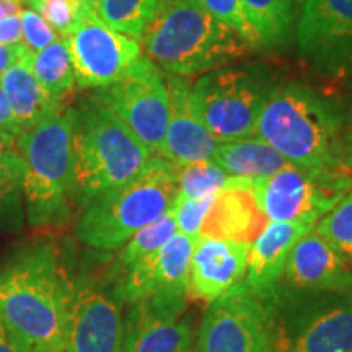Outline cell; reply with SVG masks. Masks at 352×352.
I'll return each mask as SVG.
<instances>
[{
    "label": "cell",
    "mask_w": 352,
    "mask_h": 352,
    "mask_svg": "<svg viewBox=\"0 0 352 352\" xmlns=\"http://www.w3.org/2000/svg\"><path fill=\"white\" fill-rule=\"evenodd\" d=\"M70 296L52 246L26 245L0 266V328L21 352H65Z\"/></svg>",
    "instance_id": "obj_1"
},
{
    "label": "cell",
    "mask_w": 352,
    "mask_h": 352,
    "mask_svg": "<svg viewBox=\"0 0 352 352\" xmlns=\"http://www.w3.org/2000/svg\"><path fill=\"white\" fill-rule=\"evenodd\" d=\"M344 118L340 108L300 82L272 88L259 111L254 135L289 164L303 168L342 166Z\"/></svg>",
    "instance_id": "obj_2"
},
{
    "label": "cell",
    "mask_w": 352,
    "mask_h": 352,
    "mask_svg": "<svg viewBox=\"0 0 352 352\" xmlns=\"http://www.w3.org/2000/svg\"><path fill=\"white\" fill-rule=\"evenodd\" d=\"M140 39L148 59L173 76L208 74L252 51L196 0H176L158 8Z\"/></svg>",
    "instance_id": "obj_3"
},
{
    "label": "cell",
    "mask_w": 352,
    "mask_h": 352,
    "mask_svg": "<svg viewBox=\"0 0 352 352\" xmlns=\"http://www.w3.org/2000/svg\"><path fill=\"white\" fill-rule=\"evenodd\" d=\"M176 196V165L151 157L131 182L87 202L76 227L77 239L96 250L121 248L135 232L168 212Z\"/></svg>",
    "instance_id": "obj_4"
},
{
    "label": "cell",
    "mask_w": 352,
    "mask_h": 352,
    "mask_svg": "<svg viewBox=\"0 0 352 352\" xmlns=\"http://www.w3.org/2000/svg\"><path fill=\"white\" fill-rule=\"evenodd\" d=\"M74 195L87 204L135 178L148 151L95 96L74 108Z\"/></svg>",
    "instance_id": "obj_5"
},
{
    "label": "cell",
    "mask_w": 352,
    "mask_h": 352,
    "mask_svg": "<svg viewBox=\"0 0 352 352\" xmlns=\"http://www.w3.org/2000/svg\"><path fill=\"white\" fill-rule=\"evenodd\" d=\"M74 108L57 109L16 135L25 164L23 196L32 227L56 226L69 212L74 195Z\"/></svg>",
    "instance_id": "obj_6"
},
{
    "label": "cell",
    "mask_w": 352,
    "mask_h": 352,
    "mask_svg": "<svg viewBox=\"0 0 352 352\" xmlns=\"http://www.w3.org/2000/svg\"><path fill=\"white\" fill-rule=\"evenodd\" d=\"M271 90L264 74L232 65L202 74L191 87L197 116L219 142L254 135L259 111Z\"/></svg>",
    "instance_id": "obj_7"
},
{
    "label": "cell",
    "mask_w": 352,
    "mask_h": 352,
    "mask_svg": "<svg viewBox=\"0 0 352 352\" xmlns=\"http://www.w3.org/2000/svg\"><path fill=\"white\" fill-rule=\"evenodd\" d=\"M352 189V171L344 166L303 168L289 164L283 170L252 182L259 209L270 222L315 223Z\"/></svg>",
    "instance_id": "obj_8"
},
{
    "label": "cell",
    "mask_w": 352,
    "mask_h": 352,
    "mask_svg": "<svg viewBox=\"0 0 352 352\" xmlns=\"http://www.w3.org/2000/svg\"><path fill=\"white\" fill-rule=\"evenodd\" d=\"M95 98L158 155L170 118L164 74L148 57H139L122 76L95 91Z\"/></svg>",
    "instance_id": "obj_9"
},
{
    "label": "cell",
    "mask_w": 352,
    "mask_h": 352,
    "mask_svg": "<svg viewBox=\"0 0 352 352\" xmlns=\"http://www.w3.org/2000/svg\"><path fill=\"white\" fill-rule=\"evenodd\" d=\"M267 300L241 280L210 302L201 320L196 352H272Z\"/></svg>",
    "instance_id": "obj_10"
},
{
    "label": "cell",
    "mask_w": 352,
    "mask_h": 352,
    "mask_svg": "<svg viewBox=\"0 0 352 352\" xmlns=\"http://www.w3.org/2000/svg\"><path fill=\"white\" fill-rule=\"evenodd\" d=\"M63 39L72 59L77 88L107 87L142 57L138 39L113 30L88 8Z\"/></svg>",
    "instance_id": "obj_11"
},
{
    "label": "cell",
    "mask_w": 352,
    "mask_h": 352,
    "mask_svg": "<svg viewBox=\"0 0 352 352\" xmlns=\"http://www.w3.org/2000/svg\"><path fill=\"white\" fill-rule=\"evenodd\" d=\"M297 46L324 72L352 65V0H305L297 25Z\"/></svg>",
    "instance_id": "obj_12"
},
{
    "label": "cell",
    "mask_w": 352,
    "mask_h": 352,
    "mask_svg": "<svg viewBox=\"0 0 352 352\" xmlns=\"http://www.w3.org/2000/svg\"><path fill=\"white\" fill-rule=\"evenodd\" d=\"M186 296H158L134 303L124 323L122 352H192Z\"/></svg>",
    "instance_id": "obj_13"
},
{
    "label": "cell",
    "mask_w": 352,
    "mask_h": 352,
    "mask_svg": "<svg viewBox=\"0 0 352 352\" xmlns=\"http://www.w3.org/2000/svg\"><path fill=\"white\" fill-rule=\"evenodd\" d=\"M124 320L121 308L103 290L72 284L65 352H122Z\"/></svg>",
    "instance_id": "obj_14"
},
{
    "label": "cell",
    "mask_w": 352,
    "mask_h": 352,
    "mask_svg": "<svg viewBox=\"0 0 352 352\" xmlns=\"http://www.w3.org/2000/svg\"><path fill=\"white\" fill-rule=\"evenodd\" d=\"M195 239L176 232L162 248L127 267L121 296L138 303L158 296H186Z\"/></svg>",
    "instance_id": "obj_15"
},
{
    "label": "cell",
    "mask_w": 352,
    "mask_h": 352,
    "mask_svg": "<svg viewBox=\"0 0 352 352\" xmlns=\"http://www.w3.org/2000/svg\"><path fill=\"white\" fill-rule=\"evenodd\" d=\"M250 246L252 243L201 236L189 261L188 296L210 303L240 284L246 276Z\"/></svg>",
    "instance_id": "obj_16"
},
{
    "label": "cell",
    "mask_w": 352,
    "mask_h": 352,
    "mask_svg": "<svg viewBox=\"0 0 352 352\" xmlns=\"http://www.w3.org/2000/svg\"><path fill=\"white\" fill-rule=\"evenodd\" d=\"M170 98V118L165 139L157 157L175 165H188L210 160L219 140L206 129L197 116L189 83L179 76L165 77Z\"/></svg>",
    "instance_id": "obj_17"
},
{
    "label": "cell",
    "mask_w": 352,
    "mask_h": 352,
    "mask_svg": "<svg viewBox=\"0 0 352 352\" xmlns=\"http://www.w3.org/2000/svg\"><path fill=\"white\" fill-rule=\"evenodd\" d=\"M283 276L289 285L308 292L352 290V266L314 230L294 245Z\"/></svg>",
    "instance_id": "obj_18"
},
{
    "label": "cell",
    "mask_w": 352,
    "mask_h": 352,
    "mask_svg": "<svg viewBox=\"0 0 352 352\" xmlns=\"http://www.w3.org/2000/svg\"><path fill=\"white\" fill-rule=\"evenodd\" d=\"M272 352H352V290L307 316L292 336L272 340Z\"/></svg>",
    "instance_id": "obj_19"
},
{
    "label": "cell",
    "mask_w": 352,
    "mask_h": 352,
    "mask_svg": "<svg viewBox=\"0 0 352 352\" xmlns=\"http://www.w3.org/2000/svg\"><path fill=\"white\" fill-rule=\"evenodd\" d=\"M314 228L315 223L300 220L267 222L250 246L243 283L258 296L274 297L276 284L283 277L285 261L294 245Z\"/></svg>",
    "instance_id": "obj_20"
},
{
    "label": "cell",
    "mask_w": 352,
    "mask_h": 352,
    "mask_svg": "<svg viewBox=\"0 0 352 352\" xmlns=\"http://www.w3.org/2000/svg\"><path fill=\"white\" fill-rule=\"evenodd\" d=\"M267 222L254 199L252 183L240 184L214 196L201 226V236L253 243Z\"/></svg>",
    "instance_id": "obj_21"
},
{
    "label": "cell",
    "mask_w": 352,
    "mask_h": 352,
    "mask_svg": "<svg viewBox=\"0 0 352 352\" xmlns=\"http://www.w3.org/2000/svg\"><path fill=\"white\" fill-rule=\"evenodd\" d=\"M0 87L7 96L13 118L21 132L38 124L57 109L65 108L56 104L43 90L30 65L26 64L25 57L3 72L0 77Z\"/></svg>",
    "instance_id": "obj_22"
},
{
    "label": "cell",
    "mask_w": 352,
    "mask_h": 352,
    "mask_svg": "<svg viewBox=\"0 0 352 352\" xmlns=\"http://www.w3.org/2000/svg\"><path fill=\"white\" fill-rule=\"evenodd\" d=\"M210 160L232 176L254 179L283 170L289 162L259 138L220 142Z\"/></svg>",
    "instance_id": "obj_23"
},
{
    "label": "cell",
    "mask_w": 352,
    "mask_h": 352,
    "mask_svg": "<svg viewBox=\"0 0 352 352\" xmlns=\"http://www.w3.org/2000/svg\"><path fill=\"white\" fill-rule=\"evenodd\" d=\"M25 60L50 98L59 107H69L70 96L76 90V76L64 39L57 38L38 52L28 51Z\"/></svg>",
    "instance_id": "obj_24"
},
{
    "label": "cell",
    "mask_w": 352,
    "mask_h": 352,
    "mask_svg": "<svg viewBox=\"0 0 352 352\" xmlns=\"http://www.w3.org/2000/svg\"><path fill=\"white\" fill-rule=\"evenodd\" d=\"M246 20L258 33L263 47L287 41L294 25V3L289 0H240Z\"/></svg>",
    "instance_id": "obj_25"
},
{
    "label": "cell",
    "mask_w": 352,
    "mask_h": 352,
    "mask_svg": "<svg viewBox=\"0 0 352 352\" xmlns=\"http://www.w3.org/2000/svg\"><path fill=\"white\" fill-rule=\"evenodd\" d=\"M176 173H178V196L188 197V199L214 197L223 189L253 182L248 178L228 175L212 160L176 165Z\"/></svg>",
    "instance_id": "obj_26"
},
{
    "label": "cell",
    "mask_w": 352,
    "mask_h": 352,
    "mask_svg": "<svg viewBox=\"0 0 352 352\" xmlns=\"http://www.w3.org/2000/svg\"><path fill=\"white\" fill-rule=\"evenodd\" d=\"M160 7V0H101L98 16L116 32L142 38Z\"/></svg>",
    "instance_id": "obj_27"
},
{
    "label": "cell",
    "mask_w": 352,
    "mask_h": 352,
    "mask_svg": "<svg viewBox=\"0 0 352 352\" xmlns=\"http://www.w3.org/2000/svg\"><path fill=\"white\" fill-rule=\"evenodd\" d=\"M176 232H178V228H176V220L173 210L170 209L168 212L162 215L160 219L153 220L152 223H148V226L140 228L139 232H135L134 235L122 245V266L127 270L132 264L138 263L139 259H142L144 256H147V254L155 252V250L162 248Z\"/></svg>",
    "instance_id": "obj_28"
},
{
    "label": "cell",
    "mask_w": 352,
    "mask_h": 352,
    "mask_svg": "<svg viewBox=\"0 0 352 352\" xmlns=\"http://www.w3.org/2000/svg\"><path fill=\"white\" fill-rule=\"evenodd\" d=\"M315 232L352 266V189L316 222Z\"/></svg>",
    "instance_id": "obj_29"
},
{
    "label": "cell",
    "mask_w": 352,
    "mask_h": 352,
    "mask_svg": "<svg viewBox=\"0 0 352 352\" xmlns=\"http://www.w3.org/2000/svg\"><path fill=\"white\" fill-rule=\"evenodd\" d=\"M25 164L15 148L0 151V222L20 215Z\"/></svg>",
    "instance_id": "obj_30"
},
{
    "label": "cell",
    "mask_w": 352,
    "mask_h": 352,
    "mask_svg": "<svg viewBox=\"0 0 352 352\" xmlns=\"http://www.w3.org/2000/svg\"><path fill=\"white\" fill-rule=\"evenodd\" d=\"M30 6L60 38L72 33L87 10L80 0H30Z\"/></svg>",
    "instance_id": "obj_31"
},
{
    "label": "cell",
    "mask_w": 352,
    "mask_h": 352,
    "mask_svg": "<svg viewBox=\"0 0 352 352\" xmlns=\"http://www.w3.org/2000/svg\"><path fill=\"white\" fill-rule=\"evenodd\" d=\"M199 2L206 12H209L215 20L222 25L233 30L241 39L252 46V50L263 47L259 41L258 33L246 20L243 10H241L240 0H196Z\"/></svg>",
    "instance_id": "obj_32"
},
{
    "label": "cell",
    "mask_w": 352,
    "mask_h": 352,
    "mask_svg": "<svg viewBox=\"0 0 352 352\" xmlns=\"http://www.w3.org/2000/svg\"><path fill=\"white\" fill-rule=\"evenodd\" d=\"M214 197H202V199H188V197L176 196L173 210L176 228L183 235L191 236V239H201V226L204 222L206 214L212 204Z\"/></svg>",
    "instance_id": "obj_33"
},
{
    "label": "cell",
    "mask_w": 352,
    "mask_h": 352,
    "mask_svg": "<svg viewBox=\"0 0 352 352\" xmlns=\"http://www.w3.org/2000/svg\"><path fill=\"white\" fill-rule=\"evenodd\" d=\"M20 19L21 39H23V44L30 51H41L57 39V33L33 8H23L20 12Z\"/></svg>",
    "instance_id": "obj_34"
},
{
    "label": "cell",
    "mask_w": 352,
    "mask_h": 352,
    "mask_svg": "<svg viewBox=\"0 0 352 352\" xmlns=\"http://www.w3.org/2000/svg\"><path fill=\"white\" fill-rule=\"evenodd\" d=\"M30 50L23 43L19 44H2L0 43V77L3 76L7 69H10L13 64H16L25 57Z\"/></svg>",
    "instance_id": "obj_35"
},
{
    "label": "cell",
    "mask_w": 352,
    "mask_h": 352,
    "mask_svg": "<svg viewBox=\"0 0 352 352\" xmlns=\"http://www.w3.org/2000/svg\"><path fill=\"white\" fill-rule=\"evenodd\" d=\"M21 41V19L20 15L0 19V43L19 44Z\"/></svg>",
    "instance_id": "obj_36"
},
{
    "label": "cell",
    "mask_w": 352,
    "mask_h": 352,
    "mask_svg": "<svg viewBox=\"0 0 352 352\" xmlns=\"http://www.w3.org/2000/svg\"><path fill=\"white\" fill-rule=\"evenodd\" d=\"M341 162L344 168L352 171V109L344 118V127H342Z\"/></svg>",
    "instance_id": "obj_37"
},
{
    "label": "cell",
    "mask_w": 352,
    "mask_h": 352,
    "mask_svg": "<svg viewBox=\"0 0 352 352\" xmlns=\"http://www.w3.org/2000/svg\"><path fill=\"white\" fill-rule=\"evenodd\" d=\"M0 131L10 132V134L15 135V138L19 134H21L20 127L16 124L15 118H13L12 108L10 104H8L7 96L3 94L2 87H0Z\"/></svg>",
    "instance_id": "obj_38"
},
{
    "label": "cell",
    "mask_w": 352,
    "mask_h": 352,
    "mask_svg": "<svg viewBox=\"0 0 352 352\" xmlns=\"http://www.w3.org/2000/svg\"><path fill=\"white\" fill-rule=\"evenodd\" d=\"M23 10V0H0V19L20 15Z\"/></svg>",
    "instance_id": "obj_39"
},
{
    "label": "cell",
    "mask_w": 352,
    "mask_h": 352,
    "mask_svg": "<svg viewBox=\"0 0 352 352\" xmlns=\"http://www.w3.org/2000/svg\"><path fill=\"white\" fill-rule=\"evenodd\" d=\"M16 144V138L10 132L0 131V151H7V148H13Z\"/></svg>",
    "instance_id": "obj_40"
},
{
    "label": "cell",
    "mask_w": 352,
    "mask_h": 352,
    "mask_svg": "<svg viewBox=\"0 0 352 352\" xmlns=\"http://www.w3.org/2000/svg\"><path fill=\"white\" fill-rule=\"evenodd\" d=\"M0 352H21L13 342L8 340L7 334L0 328Z\"/></svg>",
    "instance_id": "obj_41"
},
{
    "label": "cell",
    "mask_w": 352,
    "mask_h": 352,
    "mask_svg": "<svg viewBox=\"0 0 352 352\" xmlns=\"http://www.w3.org/2000/svg\"><path fill=\"white\" fill-rule=\"evenodd\" d=\"M80 2L88 8V10L98 13V8H100L101 0H80Z\"/></svg>",
    "instance_id": "obj_42"
},
{
    "label": "cell",
    "mask_w": 352,
    "mask_h": 352,
    "mask_svg": "<svg viewBox=\"0 0 352 352\" xmlns=\"http://www.w3.org/2000/svg\"><path fill=\"white\" fill-rule=\"evenodd\" d=\"M176 2V0H160V7H165V6H170V3ZM158 7V8H160Z\"/></svg>",
    "instance_id": "obj_43"
},
{
    "label": "cell",
    "mask_w": 352,
    "mask_h": 352,
    "mask_svg": "<svg viewBox=\"0 0 352 352\" xmlns=\"http://www.w3.org/2000/svg\"><path fill=\"white\" fill-rule=\"evenodd\" d=\"M289 2H292V3H300V2H303V0H289Z\"/></svg>",
    "instance_id": "obj_44"
},
{
    "label": "cell",
    "mask_w": 352,
    "mask_h": 352,
    "mask_svg": "<svg viewBox=\"0 0 352 352\" xmlns=\"http://www.w3.org/2000/svg\"><path fill=\"white\" fill-rule=\"evenodd\" d=\"M23 2H26V0H23Z\"/></svg>",
    "instance_id": "obj_45"
},
{
    "label": "cell",
    "mask_w": 352,
    "mask_h": 352,
    "mask_svg": "<svg viewBox=\"0 0 352 352\" xmlns=\"http://www.w3.org/2000/svg\"><path fill=\"white\" fill-rule=\"evenodd\" d=\"M28 2H30V0H28Z\"/></svg>",
    "instance_id": "obj_46"
}]
</instances>
